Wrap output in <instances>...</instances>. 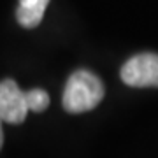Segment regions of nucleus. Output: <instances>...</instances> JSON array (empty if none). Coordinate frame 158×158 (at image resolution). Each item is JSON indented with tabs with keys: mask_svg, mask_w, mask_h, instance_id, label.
I'll return each mask as SVG.
<instances>
[{
	"mask_svg": "<svg viewBox=\"0 0 158 158\" xmlns=\"http://www.w3.org/2000/svg\"><path fill=\"white\" fill-rule=\"evenodd\" d=\"M106 95L104 83L90 70H76L69 77L62 97L63 109L70 114H81L95 109Z\"/></svg>",
	"mask_w": 158,
	"mask_h": 158,
	"instance_id": "f257e3e1",
	"label": "nucleus"
},
{
	"mask_svg": "<svg viewBox=\"0 0 158 158\" xmlns=\"http://www.w3.org/2000/svg\"><path fill=\"white\" fill-rule=\"evenodd\" d=\"M119 77L132 88H158V55L139 53L128 58L119 70Z\"/></svg>",
	"mask_w": 158,
	"mask_h": 158,
	"instance_id": "f03ea898",
	"label": "nucleus"
},
{
	"mask_svg": "<svg viewBox=\"0 0 158 158\" xmlns=\"http://www.w3.org/2000/svg\"><path fill=\"white\" fill-rule=\"evenodd\" d=\"M28 106L25 100V91L19 90L16 81L4 79L0 83V116L4 123L19 125L27 119Z\"/></svg>",
	"mask_w": 158,
	"mask_h": 158,
	"instance_id": "7ed1b4c3",
	"label": "nucleus"
},
{
	"mask_svg": "<svg viewBox=\"0 0 158 158\" xmlns=\"http://www.w3.org/2000/svg\"><path fill=\"white\" fill-rule=\"evenodd\" d=\"M49 0H19L16 9V19L23 28L39 27Z\"/></svg>",
	"mask_w": 158,
	"mask_h": 158,
	"instance_id": "20e7f679",
	"label": "nucleus"
},
{
	"mask_svg": "<svg viewBox=\"0 0 158 158\" xmlns=\"http://www.w3.org/2000/svg\"><path fill=\"white\" fill-rule=\"evenodd\" d=\"M25 100H27L28 111H34V113H42L49 106V95H48V91L40 90V88H34V90L25 91Z\"/></svg>",
	"mask_w": 158,
	"mask_h": 158,
	"instance_id": "39448f33",
	"label": "nucleus"
},
{
	"mask_svg": "<svg viewBox=\"0 0 158 158\" xmlns=\"http://www.w3.org/2000/svg\"><path fill=\"white\" fill-rule=\"evenodd\" d=\"M2 123H4V119L0 116V149H2V144H4V130H2Z\"/></svg>",
	"mask_w": 158,
	"mask_h": 158,
	"instance_id": "423d86ee",
	"label": "nucleus"
}]
</instances>
